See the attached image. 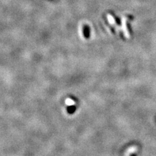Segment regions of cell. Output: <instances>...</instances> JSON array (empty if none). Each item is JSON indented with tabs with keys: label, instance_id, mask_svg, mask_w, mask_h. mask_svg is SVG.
<instances>
[{
	"label": "cell",
	"instance_id": "cell-2",
	"mask_svg": "<svg viewBox=\"0 0 156 156\" xmlns=\"http://www.w3.org/2000/svg\"><path fill=\"white\" fill-rule=\"evenodd\" d=\"M107 20H108V22H109V24H112V25H113V24H115V18H113V16H111V14H107Z\"/></svg>",
	"mask_w": 156,
	"mask_h": 156
},
{
	"label": "cell",
	"instance_id": "cell-3",
	"mask_svg": "<svg viewBox=\"0 0 156 156\" xmlns=\"http://www.w3.org/2000/svg\"><path fill=\"white\" fill-rule=\"evenodd\" d=\"M66 104L68 106H72L75 104L74 101L73 99H70V98H68V99L66 100Z\"/></svg>",
	"mask_w": 156,
	"mask_h": 156
},
{
	"label": "cell",
	"instance_id": "cell-1",
	"mask_svg": "<svg viewBox=\"0 0 156 156\" xmlns=\"http://www.w3.org/2000/svg\"><path fill=\"white\" fill-rule=\"evenodd\" d=\"M122 29H123L124 33V35L126 36L127 38H129V33L128 31H127V27H126V19L123 18L122 19Z\"/></svg>",
	"mask_w": 156,
	"mask_h": 156
}]
</instances>
